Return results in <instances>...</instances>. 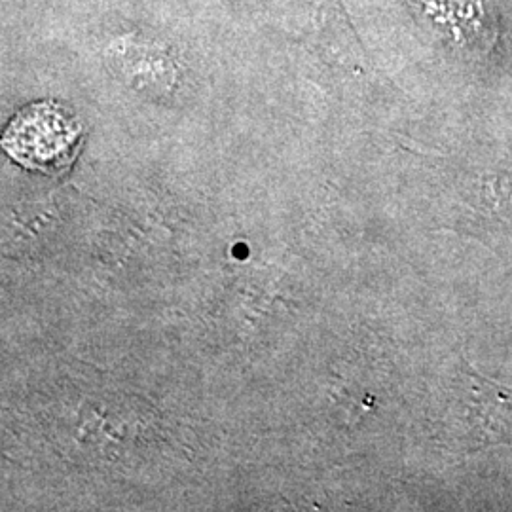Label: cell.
Instances as JSON below:
<instances>
[{"mask_svg":"<svg viewBox=\"0 0 512 512\" xmlns=\"http://www.w3.org/2000/svg\"><path fill=\"white\" fill-rule=\"evenodd\" d=\"M82 126L71 112L55 103L21 110L4 133L6 152L27 169L57 173L73 162Z\"/></svg>","mask_w":512,"mask_h":512,"instance_id":"1","label":"cell"},{"mask_svg":"<svg viewBox=\"0 0 512 512\" xmlns=\"http://www.w3.org/2000/svg\"><path fill=\"white\" fill-rule=\"evenodd\" d=\"M465 374L471 387L467 418L475 429V450L512 444V387L478 374L473 366Z\"/></svg>","mask_w":512,"mask_h":512,"instance_id":"2","label":"cell"}]
</instances>
